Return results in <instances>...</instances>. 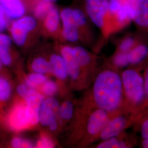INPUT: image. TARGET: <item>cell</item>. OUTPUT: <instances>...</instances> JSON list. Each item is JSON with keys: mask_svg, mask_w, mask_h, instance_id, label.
<instances>
[{"mask_svg": "<svg viewBox=\"0 0 148 148\" xmlns=\"http://www.w3.org/2000/svg\"><path fill=\"white\" fill-rule=\"evenodd\" d=\"M29 88L25 84H20L16 87V92L21 97H24L27 95V92Z\"/></svg>", "mask_w": 148, "mask_h": 148, "instance_id": "cell-32", "label": "cell"}, {"mask_svg": "<svg viewBox=\"0 0 148 148\" xmlns=\"http://www.w3.org/2000/svg\"><path fill=\"white\" fill-rule=\"evenodd\" d=\"M114 62L115 65L118 67H125L129 65L130 63L129 61L128 53L118 52L114 57Z\"/></svg>", "mask_w": 148, "mask_h": 148, "instance_id": "cell-28", "label": "cell"}, {"mask_svg": "<svg viewBox=\"0 0 148 148\" xmlns=\"http://www.w3.org/2000/svg\"><path fill=\"white\" fill-rule=\"evenodd\" d=\"M44 1H49V2H54L58 0H44Z\"/></svg>", "mask_w": 148, "mask_h": 148, "instance_id": "cell-38", "label": "cell"}, {"mask_svg": "<svg viewBox=\"0 0 148 148\" xmlns=\"http://www.w3.org/2000/svg\"><path fill=\"white\" fill-rule=\"evenodd\" d=\"M47 79V77L44 74L34 72L27 76L25 84L29 88L37 90L40 87L41 88Z\"/></svg>", "mask_w": 148, "mask_h": 148, "instance_id": "cell-20", "label": "cell"}, {"mask_svg": "<svg viewBox=\"0 0 148 148\" xmlns=\"http://www.w3.org/2000/svg\"><path fill=\"white\" fill-rule=\"evenodd\" d=\"M73 53L76 63L80 68L84 67L90 63V55L85 48L79 46L73 47Z\"/></svg>", "mask_w": 148, "mask_h": 148, "instance_id": "cell-19", "label": "cell"}, {"mask_svg": "<svg viewBox=\"0 0 148 148\" xmlns=\"http://www.w3.org/2000/svg\"><path fill=\"white\" fill-rule=\"evenodd\" d=\"M126 144L123 142H120L115 138L105 140L98 145L99 148H125Z\"/></svg>", "mask_w": 148, "mask_h": 148, "instance_id": "cell-27", "label": "cell"}, {"mask_svg": "<svg viewBox=\"0 0 148 148\" xmlns=\"http://www.w3.org/2000/svg\"><path fill=\"white\" fill-rule=\"evenodd\" d=\"M5 14L13 19H18L24 16L25 12L24 5L21 0H0Z\"/></svg>", "mask_w": 148, "mask_h": 148, "instance_id": "cell-13", "label": "cell"}, {"mask_svg": "<svg viewBox=\"0 0 148 148\" xmlns=\"http://www.w3.org/2000/svg\"><path fill=\"white\" fill-rule=\"evenodd\" d=\"M132 21L138 27L148 28V0H138Z\"/></svg>", "mask_w": 148, "mask_h": 148, "instance_id": "cell-12", "label": "cell"}, {"mask_svg": "<svg viewBox=\"0 0 148 148\" xmlns=\"http://www.w3.org/2000/svg\"><path fill=\"white\" fill-rule=\"evenodd\" d=\"M108 121L106 111L99 108L94 111L89 117L87 125V132L91 135L101 132Z\"/></svg>", "mask_w": 148, "mask_h": 148, "instance_id": "cell-9", "label": "cell"}, {"mask_svg": "<svg viewBox=\"0 0 148 148\" xmlns=\"http://www.w3.org/2000/svg\"><path fill=\"white\" fill-rule=\"evenodd\" d=\"M53 147L54 144L53 142L49 138L45 136L41 138L37 142V148H53Z\"/></svg>", "mask_w": 148, "mask_h": 148, "instance_id": "cell-30", "label": "cell"}, {"mask_svg": "<svg viewBox=\"0 0 148 148\" xmlns=\"http://www.w3.org/2000/svg\"><path fill=\"white\" fill-rule=\"evenodd\" d=\"M48 127L49 128L51 131H54L56 130L57 128V127H58V120H57V119L54 120L53 121L49 123V125H48Z\"/></svg>", "mask_w": 148, "mask_h": 148, "instance_id": "cell-34", "label": "cell"}, {"mask_svg": "<svg viewBox=\"0 0 148 148\" xmlns=\"http://www.w3.org/2000/svg\"><path fill=\"white\" fill-rule=\"evenodd\" d=\"M36 19L30 16H23L16 19L11 26L12 37L18 46H23L26 41L29 32L36 27Z\"/></svg>", "mask_w": 148, "mask_h": 148, "instance_id": "cell-7", "label": "cell"}, {"mask_svg": "<svg viewBox=\"0 0 148 148\" xmlns=\"http://www.w3.org/2000/svg\"><path fill=\"white\" fill-rule=\"evenodd\" d=\"M11 95V87L8 81L0 77V101L8 100Z\"/></svg>", "mask_w": 148, "mask_h": 148, "instance_id": "cell-24", "label": "cell"}, {"mask_svg": "<svg viewBox=\"0 0 148 148\" xmlns=\"http://www.w3.org/2000/svg\"><path fill=\"white\" fill-rule=\"evenodd\" d=\"M32 68L35 73L39 74L45 75L51 73L49 62L42 57L37 58L33 60Z\"/></svg>", "mask_w": 148, "mask_h": 148, "instance_id": "cell-22", "label": "cell"}, {"mask_svg": "<svg viewBox=\"0 0 148 148\" xmlns=\"http://www.w3.org/2000/svg\"><path fill=\"white\" fill-rule=\"evenodd\" d=\"M126 125V120L122 116H117L111 121L108 122L105 127L101 130V139H106L116 137Z\"/></svg>", "mask_w": 148, "mask_h": 148, "instance_id": "cell-11", "label": "cell"}, {"mask_svg": "<svg viewBox=\"0 0 148 148\" xmlns=\"http://www.w3.org/2000/svg\"><path fill=\"white\" fill-rule=\"evenodd\" d=\"M144 82V90L148 98V69L147 71Z\"/></svg>", "mask_w": 148, "mask_h": 148, "instance_id": "cell-35", "label": "cell"}, {"mask_svg": "<svg viewBox=\"0 0 148 148\" xmlns=\"http://www.w3.org/2000/svg\"><path fill=\"white\" fill-rule=\"evenodd\" d=\"M127 53L130 64L138 63L147 56L148 48L145 45H140L134 47Z\"/></svg>", "mask_w": 148, "mask_h": 148, "instance_id": "cell-18", "label": "cell"}, {"mask_svg": "<svg viewBox=\"0 0 148 148\" xmlns=\"http://www.w3.org/2000/svg\"><path fill=\"white\" fill-rule=\"evenodd\" d=\"M11 37L9 36L0 34V58L5 65H9L12 63L10 48L11 46Z\"/></svg>", "mask_w": 148, "mask_h": 148, "instance_id": "cell-17", "label": "cell"}, {"mask_svg": "<svg viewBox=\"0 0 148 148\" xmlns=\"http://www.w3.org/2000/svg\"><path fill=\"white\" fill-rule=\"evenodd\" d=\"M143 146L144 148H148V139H144L143 142Z\"/></svg>", "mask_w": 148, "mask_h": 148, "instance_id": "cell-36", "label": "cell"}, {"mask_svg": "<svg viewBox=\"0 0 148 148\" xmlns=\"http://www.w3.org/2000/svg\"><path fill=\"white\" fill-rule=\"evenodd\" d=\"M11 144L12 147L14 148H32L33 146L30 141L19 137L13 138Z\"/></svg>", "mask_w": 148, "mask_h": 148, "instance_id": "cell-29", "label": "cell"}, {"mask_svg": "<svg viewBox=\"0 0 148 148\" xmlns=\"http://www.w3.org/2000/svg\"><path fill=\"white\" fill-rule=\"evenodd\" d=\"M122 83L127 98L138 103L142 101L144 95V82L137 71L127 70L122 75Z\"/></svg>", "mask_w": 148, "mask_h": 148, "instance_id": "cell-3", "label": "cell"}, {"mask_svg": "<svg viewBox=\"0 0 148 148\" xmlns=\"http://www.w3.org/2000/svg\"><path fill=\"white\" fill-rule=\"evenodd\" d=\"M51 65V73L59 79L64 80L68 76L65 62L62 55L52 54L49 61Z\"/></svg>", "mask_w": 148, "mask_h": 148, "instance_id": "cell-14", "label": "cell"}, {"mask_svg": "<svg viewBox=\"0 0 148 148\" xmlns=\"http://www.w3.org/2000/svg\"><path fill=\"white\" fill-rule=\"evenodd\" d=\"M121 77L116 73L106 70L98 75L93 86V96L97 105L106 111L116 110L121 101Z\"/></svg>", "mask_w": 148, "mask_h": 148, "instance_id": "cell-1", "label": "cell"}, {"mask_svg": "<svg viewBox=\"0 0 148 148\" xmlns=\"http://www.w3.org/2000/svg\"><path fill=\"white\" fill-rule=\"evenodd\" d=\"M60 53L65 62L68 76L72 79H77L80 74V67L74 59L73 47L70 46H62L60 49Z\"/></svg>", "mask_w": 148, "mask_h": 148, "instance_id": "cell-10", "label": "cell"}, {"mask_svg": "<svg viewBox=\"0 0 148 148\" xmlns=\"http://www.w3.org/2000/svg\"><path fill=\"white\" fill-rule=\"evenodd\" d=\"M62 24V36L68 42L75 43L85 39L84 35L74 21L72 7H65L60 11Z\"/></svg>", "mask_w": 148, "mask_h": 148, "instance_id": "cell-6", "label": "cell"}, {"mask_svg": "<svg viewBox=\"0 0 148 148\" xmlns=\"http://www.w3.org/2000/svg\"><path fill=\"white\" fill-rule=\"evenodd\" d=\"M81 7L90 22L104 35L111 33L109 0H82Z\"/></svg>", "mask_w": 148, "mask_h": 148, "instance_id": "cell-2", "label": "cell"}, {"mask_svg": "<svg viewBox=\"0 0 148 148\" xmlns=\"http://www.w3.org/2000/svg\"><path fill=\"white\" fill-rule=\"evenodd\" d=\"M74 112V106L73 103L69 101L64 102L63 103L59 106V115L60 117L65 120H70L73 115Z\"/></svg>", "mask_w": 148, "mask_h": 148, "instance_id": "cell-23", "label": "cell"}, {"mask_svg": "<svg viewBox=\"0 0 148 148\" xmlns=\"http://www.w3.org/2000/svg\"><path fill=\"white\" fill-rule=\"evenodd\" d=\"M59 104L58 101L49 97L43 101L39 109V122L45 126H48L54 120L57 119Z\"/></svg>", "mask_w": 148, "mask_h": 148, "instance_id": "cell-8", "label": "cell"}, {"mask_svg": "<svg viewBox=\"0 0 148 148\" xmlns=\"http://www.w3.org/2000/svg\"><path fill=\"white\" fill-rule=\"evenodd\" d=\"M138 0H109L111 18L119 24L127 26L132 21Z\"/></svg>", "mask_w": 148, "mask_h": 148, "instance_id": "cell-5", "label": "cell"}, {"mask_svg": "<svg viewBox=\"0 0 148 148\" xmlns=\"http://www.w3.org/2000/svg\"><path fill=\"white\" fill-rule=\"evenodd\" d=\"M54 7L53 2L40 0L34 8V13L35 16L37 18L43 20Z\"/></svg>", "mask_w": 148, "mask_h": 148, "instance_id": "cell-21", "label": "cell"}, {"mask_svg": "<svg viewBox=\"0 0 148 148\" xmlns=\"http://www.w3.org/2000/svg\"><path fill=\"white\" fill-rule=\"evenodd\" d=\"M41 90L43 95L47 97H52L56 93L58 90V87L55 82L47 79L43 85Z\"/></svg>", "mask_w": 148, "mask_h": 148, "instance_id": "cell-26", "label": "cell"}, {"mask_svg": "<svg viewBox=\"0 0 148 148\" xmlns=\"http://www.w3.org/2000/svg\"><path fill=\"white\" fill-rule=\"evenodd\" d=\"M2 65H3V63H2V60H1V58H0V70L1 69V68H2Z\"/></svg>", "mask_w": 148, "mask_h": 148, "instance_id": "cell-37", "label": "cell"}, {"mask_svg": "<svg viewBox=\"0 0 148 148\" xmlns=\"http://www.w3.org/2000/svg\"><path fill=\"white\" fill-rule=\"evenodd\" d=\"M43 20L46 30L51 34L56 33L58 30L61 21L60 11L54 6Z\"/></svg>", "mask_w": 148, "mask_h": 148, "instance_id": "cell-15", "label": "cell"}, {"mask_svg": "<svg viewBox=\"0 0 148 148\" xmlns=\"http://www.w3.org/2000/svg\"><path fill=\"white\" fill-rule=\"evenodd\" d=\"M25 104L29 108L39 111L40 106L44 101V96L36 89L29 88L24 97Z\"/></svg>", "mask_w": 148, "mask_h": 148, "instance_id": "cell-16", "label": "cell"}, {"mask_svg": "<svg viewBox=\"0 0 148 148\" xmlns=\"http://www.w3.org/2000/svg\"><path fill=\"white\" fill-rule=\"evenodd\" d=\"M5 14V12L0 3V34H1L2 32L5 29L7 25Z\"/></svg>", "mask_w": 148, "mask_h": 148, "instance_id": "cell-31", "label": "cell"}, {"mask_svg": "<svg viewBox=\"0 0 148 148\" xmlns=\"http://www.w3.org/2000/svg\"><path fill=\"white\" fill-rule=\"evenodd\" d=\"M141 133L144 139H148V120L143 123L141 129Z\"/></svg>", "mask_w": 148, "mask_h": 148, "instance_id": "cell-33", "label": "cell"}, {"mask_svg": "<svg viewBox=\"0 0 148 148\" xmlns=\"http://www.w3.org/2000/svg\"><path fill=\"white\" fill-rule=\"evenodd\" d=\"M136 41L133 37L127 36L122 40L118 46V52H128L134 47Z\"/></svg>", "mask_w": 148, "mask_h": 148, "instance_id": "cell-25", "label": "cell"}, {"mask_svg": "<svg viewBox=\"0 0 148 148\" xmlns=\"http://www.w3.org/2000/svg\"><path fill=\"white\" fill-rule=\"evenodd\" d=\"M39 122V111L34 110L25 104H20L14 108L9 118L11 128L21 131Z\"/></svg>", "mask_w": 148, "mask_h": 148, "instance_id": "cell-4", "label": "cell"}]
</instances>
